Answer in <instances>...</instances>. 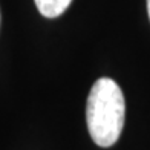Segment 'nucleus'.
Returning a JSON list of instances; mask_svg holds the SVG:
<instances>
[{
	"mask_svg": "<svg viewBox=\"0 0 150 150\" xmlns=\"http://www.w3.org/2000/svg\"><path fill=\"white\" fill-rule=\"evenodd\" d=\"M126 103L121 87L112 78H98L87 97L86 122L92 141L110 147L118 141L124 127Z\"/></svg>",
	"mask_w": 150,
	"mask_h": 150,
	"instance_id": "nucleus-1",
	"label": "nucleus"
},
{
	"mask_svg": "<svg viewBox=\"0 0 150 150\" xmlns=\"http://www.w3.org/2000/svg\"><path fill=\"white\" fill-rule=\"evenodd\" d=\"M38 12L43 17L55 18L60 17L63 12L69 8L72 0H34Z\"/></svg>",
	"mask_w": 150,
	"mask_h": 150,
	"instance_id": "nucleus-2",
	"label": "nucleus"
},
{
	"mask_svg": "<svg viewBox=\"0 0 150 150\" xmlns=\"http://www.w3.org/2000/svg\"><path fill=\"white\" fill-rule=\"evenodd\" d=\"M147 12H149V18H150V0H147Z\"/></svg>",
	"mask_w": 150,
	"mask_h": 150,
	"instance_id": "nucleus-3",
	"label": "nucleus"
}]
</instances>
